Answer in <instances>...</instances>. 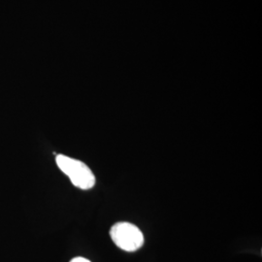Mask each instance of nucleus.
<instances>
[{"instance_id": "nucleus-1", "label": "nucleus", "mask_w": 262, "mask_h": 262, "mask_svg": "<svg viewBox=\"0 0 262 262\" xmlns=\"http://www.w3.org/2000/svg\"><path fill=\"white\" fill-rule=\"evenodd\" d=\"M56 164L71 183L81 189H91L95 185V176L91 168L83 161L69 158L64 155H57Z\"/></svg>"}, {"instance_id": "nucleus-2", "label": "nucleus", "mask_w": 262, "mask_h": 262, "mask_svg": "<svg viewBox=\"0 0 262 262\" xmlns=\"http://www.w3.org/2000/svg\"><path fill=\"white\" fill-rule=\"evenodd\" d=\"M110 236L115 245L125 252H136L144 245V235L136 225L121 222L113 225Z\"/></svg>"}, {"instance_id": "nucleus-3", "label": "nucleus", "mask_w": 262, "mask_h": 262, "mask_svg": "<svg viewBox=\"0 0 262 262\" xmlns=\"http://www.w3.org/2000/svg\"><path fill=\"white\" fill-rule=\"evenodd\" d=\"M70 262H91L89 259H86V258H84V257H81V256H79V257H75V258H73L72 260Z\"/></svg>"}]
</instances>
